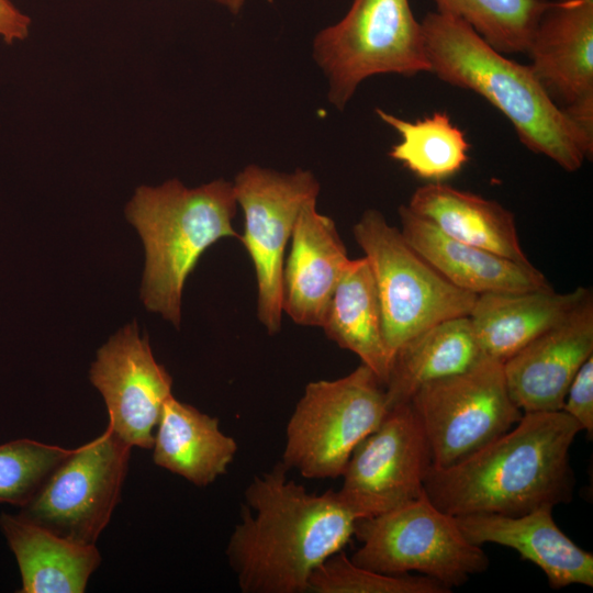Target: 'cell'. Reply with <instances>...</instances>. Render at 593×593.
I'll use <instances>...</instances> for the list:
<instances>
[{
  "mask_svg": "<svg viewBox=\"0 0 593 593\" xmlns=\"http://www.w3.org/2000/svg\"><path fill=\"white\" fill-rule=\"evenodd\" d=\"M582 430L561 411L527 412L507 432L448 466L430 463L424 493L452 515L518 516L572 500L570 449Z\"/></svg>",
  "mask_w": 593,
  "mask_h": 593,
  "instance_id": "cell-2",
  "label": "cell"
},
{
  "mask_svg": "<svg viewBox=\"0 0 593 593\" xmlns=\"http://www.w3.org/2000/svg\"><path fill=\"white\" fill-rule=\"evenodd\" d=\"M237 206L233 182L224 179L136 189L125 213L145 247L141 296L149 311L179 325L183 286L202 254L221 238H240L232 223Z\"/></svg>",
  "mask_w": 593,
  "mask_h": 593,
  "instance_id": "cell-4",
  "label": "cell"
},
{
  "mask_svg": "<svg viewBox=\"0 0 593 593\" xmlns=\"http://www.w3.org/2000/svg\"><path fill=\"white\" fill-rule=\"evenodd\" d=\"M74 450L27 438L0 445V502L24 506Z\"/></svg>",
  "mask_w": 593,
  "mask_h": 593,
  "instance_id": "cell-28",
  "label": "cell"
},
{
  "mask_svg": "<svg viewBox=\"0 0 593 593\" xmlns=\"http://www.w3.org/2000/svg\"><path fill=\"white\" fill-rule=\"evenodd\" d=\"M410 403L425 433L432 465L437 467L461 460L523 416L510 396L503 362L489 357L423 385Z\"/></svg>",
  "mask_w": 593,
  "mask_h": 593,
  "instance_id": "cell-9",
  "label": "cell"
},
{
  "mask_svg": "<svg viewBox=\"0 0 593 593\" xmlns=\"http://www.w3.org/2000/svg\"><path fill=\"white\" fill-rule=\"evenodd\" d=\"M131 449L108 426L75 448L19 515L71 542L94 545L119 502Z\"/></svg>",
  "mask_w": 593,
  "mask_h": 593,
  "instance_id": "cell-10",
  "label": "cell"
},
{
  "mask_svg": "<svg viewBox=\"0 0 593 593\" xmlns=\"http://www.w3.org/2000/svg\"><path fill=\"white\" fill-rule=\"evenodd\" d=\"M353 232L374 278L391 359L405 342L426 328L469 316L478 295L443 277L380 211L366 210Z\"/></svg>",
  "mask_w": 593,
  "mask_h": 593,
  "instance_id": "cell-6",
  "label": "cell"
},
{
  "mask_svg": "<svg viewBox=\"0 0 593 593\" xmlns=\"http://www.w3.org/2000/svg\"><path fill=\"white\" fill-rule=\"evenodd\" d=\"M552 510L541 507L518 516L470 514L455 518L470 542L514 549L546 574L552 589L571 584L593 588V555L559 528Z\"/></svg>",
  "mask_w": 593,
  "mask_h": 593,
  "instance_id": "cell-17",
  "label": "cell"
},
{
  "mask_svg": "<svg viewBox=\"0 0 593 593\" xmlns=\"http://www.w3.org/2000/svg\"><path fill=\"white\" fill-rule=\"evenodd\" d=\"M485 357L469 316L441 321L393 355L384 383L388 410L409 403L425 384L468 370Z\"/></svg>",
  "mask_w": 593,
  "mask_h": 593,
  "instance_id": "cell-22",
  "label": "cell"
},
{
  "mask_svg": "<svg viewBox=\"0 0 593 593\" xmlns=\"http://www.w3.org/2000/svg\"><path fill=\"white\" fill-rule=\"evenodd\" d=\"M592 292L584 287L559 293L551 287L479 294L469 314L485 357L506 361L563 321Z\"/></svg>",
  "mask_w": 593,
  "mask_h": 593,
  "instance_id": "cell-19",
  "label": "cell"
},
{
  "mask_svg": "<svg viewBox=\"0 0 593 593\" xmlns=\"http://www.w3.org/2000/svg\"><path fill=\"white\" fill-rule=\"evenodd\" d=\"M429 446L411 403L390 409L353 451L337 490L358 519L372 517L424 493Z\"/></svg>",
  "mask_w": 593,
  "mask_h": 593,
  "instance_id": "cell-12",
  "label": "cell"
},
{
  "mask_svg": "<svg viewBox=\"0 0 593 593\" xmlns=\"http://www.w3.org/2000/svg\"><path fill=\"white\" fill-rule=\"evenodd\" d=\"M376 113L401 137L392 145L389 156L415 176L429 182H441L468 163L471 145L446 112L437 111L413 122L381 109H376Z\"/></svg>",
  "mask_w": 593,
  "mask_h": 593,
  "instance_id": "cell-25",
  "label": "cell"
},
{
  "mask_svg": "<svg viewBox=\"0 0 593 593\" xmlns=\"http://www.w3.org/2000/svg\"><path fill=\"white\" fill-rule=\"evenodd\" d=\"M354 535L361 542L350 558L356 564L392 575L415 571L449 590L490 564L482 547L465 537L455 516L439 510L425 493L385 513L358 519Z\"/></svg>",
  "mask_w": 593,
  "mask_h": 593,
  "instance_id": "cell-8",
  "label": "cell"
},
{
  "mask_svg": "<svg viewBox=\"0 0 593 593\" xmlns=\"http://www.w3.org/2000/svg\"><path fill=\"white\" fill-rule=\"evenodd\" d=\"M237 205L244 213L240 236L253 261L257 286V313L269 334L280 331L284 253L303 205L316 200L320 183L310 170L277 171L247 165L233 181Z\"/></svg>",
  "mask_w": 593,
  "mask_h": 593,
  "instance_id": "cell-11",
  "label": "cell"
},
{
  "mask_svg": "<svg viewBox=\"0 0 593 593\" xmlns=\"http://www.w3.org/2000/svg\"><path fill=\"white\" fill-rule=\"evenodd\" d=\"M31 20L10 0H0V37L11 44L24 40L30 31Z\"/></svg>",
  "mask_w": 593,
  "mask_h": 593,
  "instance_id": "cell-30",
  "label": "cell"
},
{
  "mask_svg": "<svg viewBox=\"0 0 593 593\" xmlns=\"http://www.w3.org/2000/svg\"><path fill=\"white\" fill-rule=\"evenodd\" d=\"M526 54L550 99L593 137V0H549Z\"/></svg>",
  "mask_w": 593,
  "mask_h": 593,
  "instance_id": "cell-14",
  "label": "cell"
},
{
  "mask_svg": "<svg viewBox=\"0 0 593 593\" xmlns=\"http://www.w3.org/2000/svg\"><path fill=\"white\" fill-rule=\"evenodd\" d=\"M437 11L468 23L502 54L526 53L549 0H433Z\"/></svg>",
  "mask_w": 593,
  "mask_h": 593,
  "instance_id": "cell-26",
  "label": "cell"
},
{
  "mask_svg": "<svg viewBox=\"0 0 593 593\" xmlns=\"http://www.w3.org/2000/svg\"><path fill=\"white\" fill-rule=\"evenodd\" d=\"M211 1L227 9L232 14H238L246 2V0H211Z\"/></svg>",
  "mask_w": 593,
  "mask_h": 593,
  "instance_id": "cell-31",
  "label": "cell"
},
{
  "mask_svg": "<svg viewBox=\"0 0 593 593\" xmlns=\"http://www.w3.org/2000/svg\"><path fill=\"white\" fill-rule=\"evenodd\" d=\"M400 232L407 244L454 286L477 295L550 287L532 264L511 260L455 239L407 205L399 208Z\"/></svg>",
  "mask_w": 593,
  "mask_h": 593,
  "instance_id": "cell-18",
  "label": "cell"
},
{
  "mask_svg": "<svg viewBox=\"0 0 593 593\" xmlns=\"http://www.w3.org/2000/svg\"><path fill=\"white\" fill-rule=\"evenodd\" d=\"M348 261L335 222L317 211L316 200L306 202L283 266V312L296 324L321 327Z\"/></svg>",
  "mask_w": 593,
  "mask_h": 593,
  "instance_id": "cell-16",
  "label": "cell"
},
{
  "mask_svg": "<svg viewBox=\"0 0 593 593\" xmlns=\"http://www.w3.org/2000/svg\"><path fill=\"white\" fill-rule=\"evenodd\" d=\"M0 527L20 568L21 593H82L101 562L94 545L71 542L20 515L2 514Z\"/></svg>",
  "mask_w": 593,
  "mask_h": 593,
  "instance_id": "cell-23",
  "label": "cell"
},
{
  "mask_svg": "<svg viewBox=\"0 0 593 593\" xmlns=\"http://www.w3.org/2000/svg\"><path fill=\"white\" fill-rule=\"evenodd\" d=\"M388 411L383 384L363 363L339 379L310 382L287 423L281 462L307 479L342 477Z\"/></svg>",
  "mask_w": 593,
  "mask_h": 593,
  "instance_id": "cell-7",
  "label": "cell"
},
{
  "mask_svg": "<svg viewBox=\"0 0 593 593\" xmlns=\"http://www.w3.org/2000/svg\"><path fill=\"white\" fill-rule=\"evenodd\" d=\"M312 593H448L450 590L426 575L385 574L356 564L343 550L322 561L311 573Z\"/></svg>",
  "mask_w": 593,
  "mask_h": 593,
  "instance_id": "cell-27",
  "label": "cell"
},
{
  "mask_svg": "<svg viewBox=\"0 0 593 593\" xmlns=\"http://www.w3.org/2000/svg\"><path fill=\"white\" fill-rule=\"evenodd\" d=\"M421 23L432 74L484 98L511 122L526 148L564 170L577 171L591 159L593 137L550 99L529 65L505 57L451 14L428 12Z\"/></svg>",
  "mask_w": 593,
  "mask_h": 593,
  "instance_id": "cell-3",
  "label": "cell"
},
{
  "mask_svg": "<svg viewBox=\"0 0 593 593\" xmlns=\"http://www.w3.org/2000/svg\"><path fill=\"white\" fill-rule=\"evenodd\" d=\"M406 205L455 239L530 264L521 246L513 213L494 200L441 181L418 187Z\"/></svg>",
  "mask_w": 593,
  "mask_h": 593,
  "instance_id": "cell-20",
  "label": "cell"
},
{
  "mask_svg": "<svg viewBox=\"0 0 593 593\" xmlns=\"http://www.w3.org/2000/svg\"><path fill=\"white\" fill-rule=\"evenodd\" d=\"M321 327L331 340L356 354L384 385L391 357L374 278L365 256L349 259Z\"/></svg>",
  "mask_w": 593,
  "mask_h": 593,
  "instance_id": "cell-24",
  "label": "cell"
},
{
  "mask_svg": "<svg viewBox=\"0 0 593 593\" xmlns=\"http://www.w3.org/2000/svg\"><path fill=\"white\" fill-rule=\"evenodd\" d=\"M562 411L570 415L590 438L593 434V356L578 370L572 379Z\"/></svg>",
  "mask_w": 593,
  "mask_h": 593,
  "instance_id": "cell-29",
  "label": "cell"
},
{
  "mask_svg": "<svg viewBox=\"0 0 593 593\" xmlns=\"http://www.w3.org/2000/svg\"><path fill=\"white\" fill-rule=\"evenodd\" d=\"M503 362L511 399L523 412L561 411L569 385L593 356V298Z\"/></svg>",
  "mask_w": 593,
  "mask_h": 593,
  "instance_id": "cell-15",
  "label": "cell"
},
{
  "mask_svg": "<svg viewBox=\"0 0 593 593\" xmlns=\"http://www.w3.org/2000/svg\"><path fill=\"white\" fill-rule=\"evenodd\" d=\"M288 471L280 461L245 489L226 548L243 593L307 592L313 570L354 535L358 518L337 491L311 493Z\"/></svg>",
  "mask_w": 593,
  "mask_h": 593,
  "instance_id": "cell-1",
  "label": "cell"
},
{
  "mask_svg": "<svg viewBox=\"0 0 593 593\" xmlns=\"http://www.w3.org/2000/svg\"><path fill=\"white\" fill-rule=\"evenodd\" d=\"M90 380L104 399L108 426L116 436L132 447L153 448L163 406L172 395V378L154 358L136 323L98 350Z\"/></svg>",
  "mask_w": 593,
  "mask_h": 593,
  "instance_id": "cell-13",
  "label": "cell"
},
{
  "mask_svg": "<svg viewBox=\"0 0 593 593\" xmlns=\"http://www.w3.org/2000/svg\"><path fill=\"white\" fill-rule=\"evenodd\" d=\"M312 57L338 111L372 76L430 72L422 23L409 0H353L338 22L316 33Z\"/></svg>",
  "mask_w": 593,
  "mask_h": 593,
  "instance_id": "cell-5",
  "label": "cell"
},
{
  "mask_svg": "<svg viewBox=\"0 0 593 593\" xmlns=\"http://www.w3.org/2000/svg\"><path fill=\"white\" fill-rule=\"evenodd\" d=\"M237 448L236 440L221 430L217 418L174 395L165 402L153 444L156 466L206 486L227 472Z\"/></svg>",
  "mask_w": 593,
  "mask_h": 593,
  "instance_id": "cell-21",
  "label": "cell"
}]
</instances>
